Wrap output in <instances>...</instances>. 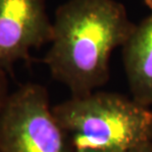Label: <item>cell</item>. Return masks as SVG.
Listing matches in <instances>:
<instances>
[{
  "label": "cell",
  "instance_id": "cell-1",
  "mask_svg": "<svg viewBox=\"0 0 152 152\" xmlns=\"http://www.w3.org/2000/svg\"><path fill=\"white\" fill-rule=\"evenodd\" d=\"M52 24L43 62L72 96L90 94L108 81L112 51L135 27L116 0H68L56 9Z\"/></svg>",
  "mask_w": 152,
  "mask_h": 152
},
{
  "label": "cell",
  "instance_id": "cell-2",
  "mask_svg": "<svg viewBox=\"0 0 152 152\" xmlns=\"http://www.w3.org/2000/svg\"><path fill=\"white\" fill-rule=\"evenodd\" d=\"M73 152H128L152 140V111L117 93L72 96L52 107Z\"/></svg>",
  "mask_w": 152,
  "mask_h": 152
},
{
  "label": "cell",
  "instance_id": "cell-3",
  "mask_svg": "<svg viewBox=\"0 0 152 152\" xmlns=\"http://www.w3.org/2000/svg\"><path fill=\"white\" fill-rule=\"evenodd\" d=\"M0 152H73L45 87L27 83L0 111Z\"/></svg>",
  "mask_w": 152,
  "mask_h": 152
},
{
  "label": "cell",
  "instance_id": "cell-4",
  "mask_svg": "<svg viewBox=\"0 0 152 152\" xmlns=\"http://www.w3.org/2000/svg\"><path fill=\"white\" fill-rule=\"evenodd\" d=\"M53 24L46 0H0V69L12 73L19 60H28L31 48L50 43Z\"/></svg>",
  "mask_w": 152,
  "mask_h": 152
},
{
  "label": "cell",
  "instance_id": "cell-5",
  "mask_svg": "<svg viewBox=\"0 0 152 152\" xmlns=\"http://www.w3.org/2000/svg\"><path fill=\"white\" fill-rule=\"evenodd\" d=\"M123 47V59L132 99L152 105V11L137 24Z\"/></svg>",
  "mask_w": 152,
  "mask_h": 152
},
{
  "label": "cell",
  "instance_id": "cell-6",
  "mask_svg": "<svg viewBox=\"0 0 152 152\" xmlns=\"http://www.w3.org/2000/svg\"><path fill=\"white\" fill-rule=\"evenodd\" d=\"M8 95V73L0 69V111L4 106Z\"/></svg>",
  "mask_w": 152,
  "mask_h": 152
},
{
  "label": "cell",
  "instance_id": "cell-7",
  "mask_svg": "<svg viewBox=\"0 0 152 152\" xmlns=\"http://www.w3.org/2000/svg\"><path fill=\"white\" fill-rule=\"evenodd\" d=\"M128 152H152V140L144 141L137 145Z\"/></svg>",
  "mask_w": 152,
  "mask_h": 152
},
{
  "label": "cell",
  "instance_id": "cell-8",
  "mask_svg": "<svg viewBox=\"0 0 152 152\" xmlns=\"http://www.w3.org/2000/svg\"><path fill=\"white\" fill-rule=\"evenodd\" d=\"M142 1H143L145 4L148 6V8L152 11V0H142Z\"/></svg>",
  "mask_w": 152,
  "mask_h": 152
}]
</instances>
